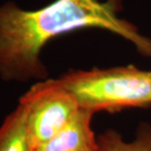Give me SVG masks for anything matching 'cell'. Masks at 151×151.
<instances>
[{"mask_svg":"<svg viewBox=\"0 0 151 151\" xmlns=\"http://www.w3.org/2000/svg\"></svg>","mask_w":151,"mask_h":151,"instance_id":"cell-7","label":"cell"},{"mask_svg":"<svg viewBox=\"0 0 151 151\" xmlns=\"http://www.w3.org/2000/svg\"><path fill=\"white\" fill-rule=\"evenodd\" d=\"M20 99L27 108V131L33 150L59 133L80 109L59 79L37 82Z\"/></svg>","mask_w":151,"mask_h":151,"instance_id":"cell-3","label":"cell"},{"mask_svg":"<svg viewBox=\"0 0 151 151\" xmlns=\"http://www.w3.org/2000/svg\"><path fill=\"white\" fill-rule=\"evenodd\" d=\"M99 151H151V125L141 123L134 139L126 141L121 133L108 128L98 136Z\"/></svg>","mask_w":151,"mask_h":151,"instance_id":"cell-6","label":"cell"},{"mask_svg":"<svg viewBox=\"0 0 151 151\" xmlns=\"http://www.w3.org/2000/svg\"><path fill=\"white\" fill-rule=\"evenodd\" d=\"M115 0H55L28 11L13 1L0 4V79L4 82H37L48 79L40 58L47 42L84 28H99L133 42L144 56L151 57V39L134 26L118 17Z\"/></svg>","mask_w":151,"mask_h":151,"instance_id":"cell-1","label":"cell"},{"mask_svg":"<svg viewBox=\"0 0 151 151\" xmlns=\"http://www.w3.org/2000/svg\"><path fill=\"white\" fill-rule=\"evenodd\" d=\"M27 108L24 101L0 125V151H33L27 131Z\"/></svg>","mask_w":151,"mask_h":151,"instance_id":"cell-5","label":"cell"},{"mask_svg":"<svg viewBox=\"0 0 151 151\" xmlns=\"http://www.w3.org/2000/svg\"><path fill=\"white\" fill-rule=\"evenodd\" d=\"M59 80L74 96L80 108L94 114L151 106V71L134 65L71 70Z\"/></svg>","mask_w":151,"mask_h":151,"instance_id":"cell-2","label":"cell"},{"mask_svg":"<svg viewBox=\"0 0 151 151\" xmlns=\"http://www.w3.org/2000/svg\"><path fill=\"white\" fill-rule=\"evenodd\" d=\"M94 113L80 108L59 133L33 151H99L98 136L92 128Z\"/></svg>","mask_w":151,"mask_h":151,"instance_id":"cell-4","label":"cell"}]
</instances>
